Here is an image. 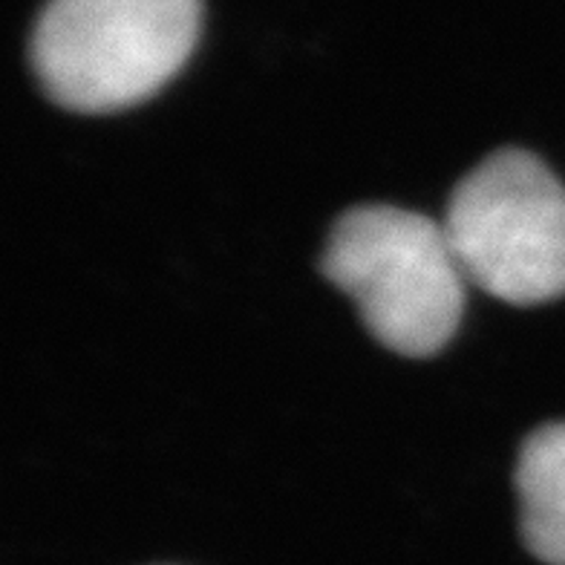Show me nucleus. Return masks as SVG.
<instances>
[{
  "label": "nucleus",
  "instance_id": "1",
  "mask_svg": "<svg viewBox=\"0 0 565 565\" xmlns=\"http://www.w3.org/2000/svg\"><path fill=\"white\" fill-rule=\"evenodd\" d=\"M200 18V0H50L32 32V67L67 110H125L182 70Z\"/></svg>",
  "mask_w": 565,
  "mask_h": 565
},
{
  "label": "nucleus",
  "instance_id": "2",
  "mask_svg": "<svg viewBox=\"0 0 565 565\" xmlns=\"http://www.w3.org/2000/svg\"><path fill=\"white\" fill-rule=\"evenodd\" d=\"M323 271L398 355H433L459 327L468 277L445 223L430 216L393 205L347 211L329 234Z\"/></svg>",
  "mask_w": 565,
  "mask_h": 565
},
{
  "label": "nucleus",
  "instance_id": "3",
  "mask_svg": "<svg viewBox=\"0 0 565 565\" xmlns=\"http://www.w3.org/2000/svg\"><path fill=\"white\" fill-rule=\"evenodd\" d=\"M445 231L468 282L493 298L565 295V188L525 150H499L461 179Z\"/></svg>",
  "mask_w": 565,
  "mask_h": 565
},
{
  "label": "nucleus",
  "instance_id": "4",
  "mask_svg": "<svg viewBox=\"0 0 565 565\" xmlns=\"http://www.w3.org/2000/svg\"><path fill=\"white\" fill-rule=\"evenodd\" d=\"M522 540L534 557L565 565V422L543 424L516 459Z\"/></svg>",
  "mask_w": 565,
  "mask_h": 565
}]
</instances>
